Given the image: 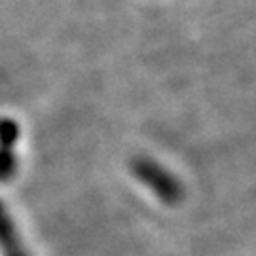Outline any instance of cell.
Instances as JSON below:
<instances>
[{
  "instance_id": "cell-1",
  "label": "cell",
  "mask_w": 256,
  "mask_h": 256,
  "mask_svg": "<svg viewBox=\"0 0 256 256\" xmlns=\"http://www.w3.org/2000/svg\"><path fill=\"white\" fill-rule=\"evenodd\" d=\"M137 178L142 184H146L148 188L165 203H176L182 200V186L180 182L173 178L171 174L164 171L162 167L152 164L150 160H140L133 165Z\"/></svg>"
},
{
  "instance_id": "cell-2",
  "label": "cell",
  "mask_w": 256,
  "mask_h": 256,
  "mask_svg": "<svg viewBox=\"0 0 256 256\" xmlns=\"http://www.w3.org/2000/svg\"><path fill=\"white\" fill-rule=\"evenodd\" d=\"M0 252L2 256H30L21 241L14 218L8 214L2 202H0Z\"/></svg>"
},
{
  "instance_id": "cell-3",
  "label": "cell",
  "mask_w": 256,
  "mask_h": 256,
  "mask_svg": "<svg viewBox=\"0 0 256 256\" xmlns=\"http://www.w3.org/2000/svg\"><path fill=\"white\" fill-rule=\"evenodd\" d=\"M16 156H14V150L12 146H2L0 150V182H6L10 178H14V173H16Z\"/></svg>"
}]
</instances>
